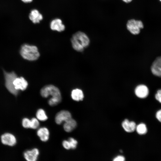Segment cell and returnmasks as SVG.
<instances>
[{"label": "cell", "mask_w": 161, "mask_h": 161, "mask_svg": "<svg viewBox=\"0 0 161 161\" xmlns=\"http://www.w3.org/2000/svg\"><path fill=\"white\" fill-rule=\"evenodd\" d=\"M72 48L75 51L82 52L89 45V39L84 32L78 31L74 33L70 39Z\"/></svg>", "instance_id": "cell-1"}, {"label": "cell", "mask_w": 161, "mask_h": 161, "mask_svg": "<svg viewBox=\"0 0 161 161\" xmlns=\"http://www.w3.org/2000/svg\"><path fill=\"white\" fill-rule=\"evenodd\" d=\"M20 53L23 58L30 61H36L40 56L38 49L36 46L27 44L21 46Z\"/></svg>", "instance_id": "cell-2"}, {"label": "cell", "mask_w": 161, "mask_h": 161, "mask_svg": "<svg viewBox=\"0 0 161 161\" xmlns=\"http://www.w3.org/2000/svg\"><path fill=\"white\" fill-rule=\"evenodd\" d=\"M40 94L42 97L47 98L49 96L51 97H62L59 88L52 84H47L42 87L40 90Z\"/></svg>", "instance_id": "cell-3"}, {"label": "cell", "mask_w": 161, "mask_h": 161, "mask_svg": "<svg viewBox=\"0 0 161 161\" xmlns=\"http://www.w3.org/2000/svg\"><path fill=\"white\" fill-rule=\"evenodd\" d=\"M4 73L5 79V85L9 91L15 95H17L18 91L16 90L14 86L13 82L15 79L17 77V75L14 72H8L4 70Z\"/></svg>", "instance_id": "cell-4"}, {"label": "cell", "mask_w": 161, "mask_h": 161, "mask_svg": "<svg viewBox=\"0 0 161 161\" xmlns=\"http://www.w3.org/2000/svg\"><path fill=\"white\" fill-rule=\"evenodd\" d=\"M127 30L132 34L134 35L138 34L141 29L143 28V24L140 20L131 19L128 20L126 24Z\"/></svg>", "instance_id": "cell-5"}, {"label": "cell", "mask_w": 161, "mask_h": 161, "mask_svg": "<svg viewBox=\"0 0 161 161\" xmlns=\"http://www.w3.org/2000/svg\"><path fill=\"white\" fill-rule=\"evenodd\" d=\"M71 118V114L69 111L63 110L59 112L56 114L55 117V121L57 124L60 125Z\"/></svg>", "instance_id": "cell-6"}, {"label": "cell", "mask_w": 161, "mask_h": 161, "mask_svg": "<svg viewBox=\"0 0 161 161\" xmlns=\"http://www.w3.org/2000/svg\"><path fill=\"white\" fill-rule=\"evenodd\" d=\"M50 29L55 31L61 32L65 29V26L63 23L62 20L59 18H55L52 19L50 23Z\"/></svg>", "instance_id": "cell-7"}, {"label": "cell", "mask_w": 161, "mask_h": 161, "mask_svg": "<svg viewBox=\"0 0 161 161\" xmlns=\"http://www.w3.org/2000/svg\"><path fill=\"white\" fill-rule=\"evenodd\" d=\"M13 84L15 89L18 91L25 90L28 85L27 81L22 77H16L13 81Z\"/></svg>", "instance_id": "cell-8"}, {"label": "cell", "mask_w": 161, "mask_h": 161, "mask_svg": "<svg viewBox=\"0 0 161 161\" xmlns=\"http://www.w3.org/2000/svg\"><path fill=\"white\" fill-rule=\"evenodd\" d=\"M134 92L138 97L144 99L146 98L149 94V90L147 87L143 84L137 86L135 89Z\"/></svg>", "instance_id": "cell-9"}, {"label": "cell", "mask_w": 161, "mask_h": 161, "mask_svg": "<svg viewBox=\"0 0 161 161\" xmlns=\"http://www.w3.org/2000/svg\"><path fill=\"white\" fill-rule=\"evenodd\" d=\"M1 140L3 144L10 146L14 145L16 143L15 137L9 133H6L3 134L1 137Z\"/></svg>", "instance_id": "cell-10"}, {"label": "cell", "mask_w": 161, "mask_h": 161, "mask_svg": "<svg viewBox=\"0 0 161 161\" xmlns=\"http://www.w3.org/2000/svg\"><path fill=\"white\" fill-rule=\"evenodd\" d=\"M152 73L155 75L161 77V56L157 58L151 67Z\"/></svg>", "instance_id": "cell-11"}, {"label": "cell", "mask_w": 161, "mask_h": 161, "mask_svg": "<svg viewBox=\"0 0 161 161\" xmlns=\"http://www.w3.org/2000/svg\"><path fill=\"white\" fill-rule=\"evenodd\" d=\"M29 18L32 22L36 24L40 23L43 18L42 15L36 9L31 10L29 15Z\"/></svg>", "instance_id": "cell-12"}, {"label": "cell", "mask_w": 161, "mask_h": 161, "mask_svg": "<svg viewBox=\"0 0 161 161\" xmlns=\"http://www.w3.org/2000/svg\"><path fill=\"white\" fill-rule=\"evenodd\" d=\"M39 154L38 149L35 148L25 151L24 153V157L28 161H36L38 159Z\"/></svg>", "instance_id": "cell-13"}, {"label": "cell", "mask_w": 161, "mask_h": 161, "mask_svg": "<svg viewBox=\"0 0 161 161\" xmlns=\"http://www.w3.org/2000/svg\"><path fill=\"white\" fill-rule=\"evenodd\" d=\"M37 134L40 140L43 142H46L49 139V132L46 127H42L39 128L37 131Z\"/></svg>", "instance_id": "cell-14"}, {"label": "cell", "mask_w": 161, "mask_h": 161, "mask_svg": "<svg viewBox=\"0 0 161 161\" xmlns=\"http://www.w3.org/2000/svg\"><path fill=\"white\" fill-rule=\"evenodd\" d=\"M71 96L72 99L76 101L82 100L84 97L83 91L80 89L76 88L73 89L71 92Z\"/></svg>", "instance_id": "cell-15"}, {"label": "cell", "mask_w": 161, "mask_h": 161, "mask_svg": "<svg viewBox=\"0 0 161 161\" xmlns=\"http://www.w3.org/2000/svg\"><path fill=\"white\" fill-rule=\"evenodd\" d=\"M77 125L76 121L71 118L64 122L63 128L66 132H70L76 128Z\"/></svg>", "instance_id": "cell-16"}, {"label": "cell", "mask_w": 161, "mask_h": 161, "mask_svg": "<svg viewBox=\"0 0 161 161\" xmlns=\"http://www.w3.org/2000/svg\"><path fill=\"white\" fill-rule=\"evenodd\" d=\"M122 125L124 129L128 132H132L134 131L137 126L134 122L130 121L127 119L123 121Z\"/></svg>", "instance_id": "cell-17"}, {"label": "cell", "mask_w": 161, "mask_h": 161, "mask_svg": "<svg viewBox=\"0 0 161 161\" xmlns=\"http://www.w3.org/2000/svg\"><path fill=\"white\" fill-rule=\"evenodd\" d=\"M135 130L138 134L143 135L147 133L148 129L146 125L142 123L136 126Z\"/></svg>", "instance_id": "cell-18"}, {"label": "cell", "mask_w": 161, "mask_h": 161, "mask_svg": "<svg viewBox=\"0 0 161 161\" xmlns=\"http://www.w3.org/2000/svg\"><path fill=\"white\" fill-rule=\"evenodd\" d=\"M36 115L39 120L42 121L46 120L48 118L45 111L42 109H40L37 111Z\"/></svg>", "instance_id": "cell-19"}, {"label": "cell", "mask_w": 161, "mask_h": 161, "mask_svg": "<svg viewBox=\"0 0 161 161\" xmlns=\"http://www.w3.org/2000/svg\"><path fill=\"white\" fill-rule=\"evenodd\" d=\"M62 99V97H50L48 100V103L51 106H54L59 104Z\"/></svg>", "instance_id": "cell-20"}, {"label": "cell", "mask_w": 161, "mask_h": 161, "mask_svg": "<svg viewBox=\"0 0 161 161\" xmlns=\"http://www.w3.org/2000/svg\"><path fill=\"white\" fill-rule=\"evenodd\" d=\"M39 126V120L35 118H32L30 120V128L36 129H37Z\"/></svg>", "instance_id": "cell-21"}, {"label": "cell", "mask_w": 161, "mask_h": 161, "mask_svg": "<svg viewBox=\"0 0 161 161\" xmlns=\"http://www.w3.org/2000/svg\"><path fill=\"white\" fill-rule=\"evenodd\" d=\"M68 140L69 142L71 149H75L76 148L78 144L77 140L72 137H69L68 139Z\"/></svg>", "instance_id": "cell-22"}, {"label": "cell", "mask_w": 161, "mask_h": 161, "mask_svg": "<svg viewBox=\"0 0 161 161\" xmlns=\"http://www.w3.org/2000/svg\"><path fill=\"white\" fill-rule=\"evenodd\" d=\"M22 125L24 128H30V120L27 118H24L22 121Z\"/></svg>", "instance_id": "cell-23"}, {"label": "cell", "mask_w": 161, "mask_h": 161, "mask_svg": "<svg viewBox=\"0 0 161 161\" xmlns=\"http://www.w3.org/2000/svg\"><path fill=\"white\" fill-rule=\"evenodd\" d=\"M155 98L157 101L161 103V89L157 91L155 95Z\"/></svg>", "instance_id": "cell-24"}, {"label": "cell", "mask_w": 161, "mask_h": 161, "mask_svg": "<svg viewBox=\"0 0 161 161\" xmlns=\"http://www.w3.org/2000/svg\"><path fill=\"white\" fill-rule=\"evenodd\" d=\"M155 117L157 120L161 123V109H158L156 112Z\"/></svg>", "instance_id": "cell-25"}, {"label": "cell", "mask_w": 161, "mask_h": 161, "mask_svg": "<svg viewBox=\"0 0 161 161\" xmlns=\"http://www.w3.org/2000/svg\"><path fill=\"white\" fill-rule=\"evenodd\" d=\"M63 147L66 149L69 150L71 149V146L68 140H64L62 143Z\"/></svg>", "instance_id": "cell-26"}, {"label": "cell", "mask_w": 161, "mask_h": 161, "mask_svg": "<svg viewBox=\"0 0 161 161\" xmlns=\"http://www.w3.org/2000/svg\"><path fill=\"white\" fill-rule=\"evenodd\" d=\"M125 160V157L122 156H117L114 158L113 160L114 161H124Z\"/></svg>", "instance_id": "cell-27"}, {"label": "cell", "mask_w": 161, "mask_h": 161, "mask_svg": "<svg viewBox=\"0 0 161 161\" xmlns=\"http://www.w3.org/2000/svg\"><path fill=\"white\" fill-rule=\"evenodd\" d=\"M24 3H28L31 2L33 0H21Z\"/></svg>", "instance_id": "cell-28"}, {"label": "cell", "mask_w": 161, "mask_h": 161, "mask_svg": "<svg viewBox=\"0 0 161 161\" xmlns=\"http://www.w3.org/2000/svg\"><path fill=\"white\" fill-rule=\"evenodd\" d=\"M123 1L126 3H129L131 2L132 0H122Z\"/></svg>", "instance_id": "cell-29"}, {"label": "cell", "mask_w": 161, "mask_h": 161, "mask_svg": "<svg viewBox=\"0 0 161 161\" xmlns=\"http://www.w3.org/2000/svg\"><path fill=\"white\" fill-rule=\"evenodd\" d=\"M160 1L161 2V0H160Z\"/></svg>", "instance_id": "cell-30"}]
</instances>
